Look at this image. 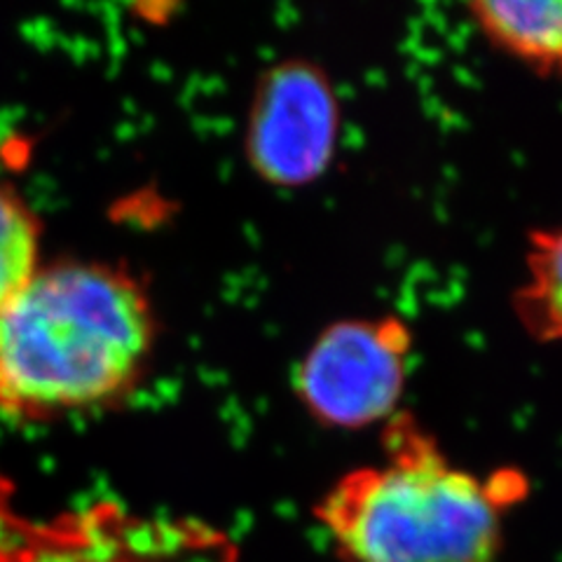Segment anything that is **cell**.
<instances>
[{"label": "cell", "instance_id": "obj_1", "mask_svg": "<svg viewBox=\"0 0 562 562\" xmlns=\"http://www.w3.org/2000/svg\"><path fill=\"white\" fill-rule=\"evenodd\" d=\"M153 342V307L130 272L41 266L0 310V415L38 419L125 396Z\"/></svg>", "mask_w": 562, "mask_h": 562}, {"label": "cell", "instance_id": "obj_2", "mask_svg": "<svg viewBox=\"0 0 562 562\" xmlns=\"http://www.w3.org/2000/svg\"><path fill=\"white\" fill-rule=\"evenodd\" d=\"M508 485L454 467L408 415L382 462L345 473L316 516L347 562H497Z\"/></svg>", "mask_w": 562, "mask_h": 562}, {"label": "cell", "instance_id": "obj_3", "mask_svg": "<svg viewBox=\"0 0 562 562\" xmlns=\"http://www.w3.org/2000/svg\"><path fill=\"white\" fill-rule=\"evenodd\" d=\"M0 562H237L216 527L103 502L35 516L0 471Z\"/></svg>", "mask_w": 562, "mask_h": 562}, {"label": "cell", "instance_id": "obj_4", "mask_svg": "<svg viewBox=\"0 0 562 562\" xmlns=\"http://www.w3.org/2000/svg\"><path fill=\"white\" fill-rule=\"evenodd\" d=\"M411 342L396 316L333 324L297 368V396L328 427L361 429L394 417L408 375Z\"/></svg>", "mask_w": 562, "mask_h": 562}, {"label": "cell", "instance_id": "obj_5", "mask_svg": "<svg viewBox=\"0 0 562 562\" xmlns=\"http://www.w3.org/2000/svg\"><path fill=\"white\" fill-rule=\"evenodd\" d=\"M338 99L328 78L310 61H284L260 80L246 155L268 183L297 188L314 181L338 140Z\"/></svg>", "mask_w": 562, "mask_h": 562}, {"label": "cell", "instance_id": "obj_6", "mask_svg": "<svg viewBox=\"0 0 562 562\" xmlns=\"http://www.w3.org/2000/svg\"><path fill=\"white\" fill-rule=\"evenodd\" d=\"M485 38L539 70H562V3L483 0L469 8Z\"/></svg>", "mask_w": 562, "mask_h": 562}, {"label": "cell", "instance_id": "obj_7", "mask_svg": "<svg viewBox=\"0 0 562 562\" xmlns=\"http://www.w3.org/2000/svg\"><path fill=\"white\" fill-rule=\"evenodd\" d=\"M514 307L532 338L562 340V227L530 237L525 284L514 297Z\"/></svg>", "mask_w": 562, "mask_h": 562}, {"label": "cell", "instance_id": "obj_8", "mask_svg": "<svg viewBox=\"0 0 562 562\" xmlns=\"http://www.w3.org/2000/svg\"><path fill=\"white\" fill-rule=\"evenodd\" d=\"M41 268V223L20 192L0 186V310Z\"/></svg>", "mask_w": 562, "mask_h": 562}]
</instances>
